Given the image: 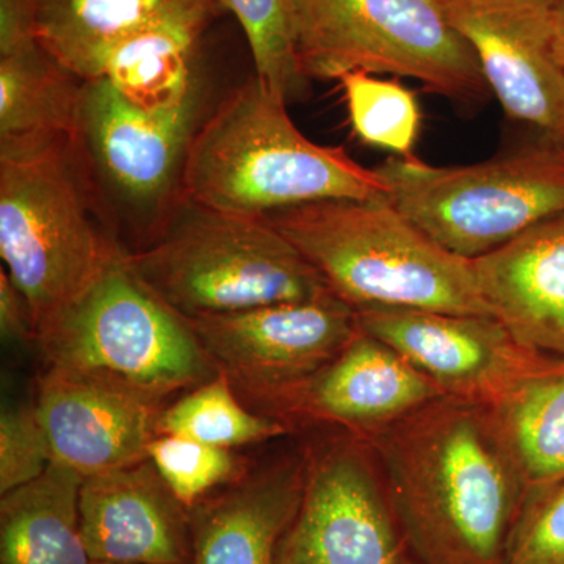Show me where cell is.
I'll return each mask as SVG.
<instances>
[{
    "instance_id": "cell-1",
    "label": "cell",
    "mask_w": 564,
    "mask_h": 564,
    "mask_svg": "<svg viewBox=\"0 0 564 564\" xmlns=\"http://www.w3.org/2000/svg\"><path fill=\"white\" fill-rule=\"evenodd\" d=\"M419 564H503L529 488L489 408L443 395L372 440Z\"/></svg>"
},
{
    "instance_id": "cell-2",
    "label": "cell",
    "mask_w": 564,
    "mask_h": 564,
    "mask_svg": "<svg viewBox=\"0 0 564 564\" xmlns=\"http://www.w3.org/2000/svg\"><path fill=\"white\" fill-rule=\"evenodd\" d=\"M77 137L0 141V256L40 329L126 254Z\"/></svg>"
},
{
    "instance_id": "cell-3",
    "label": "cell",
    "mask_w": 564,
    "mask_h": 564,
    "mask_svg": "<svg viewBox=\"0 0 564 564\" xmlns=\"http://www.w3.org/2000/svg\"><path fill=\"white\" fill-rule=\"evenodd\" d=\"M181 193L212 209L269 215L329 199L384 198L375 170L300 132L288 104L252 76L229 93L188 144Z\"/></svg>"
},
{
    "instance_id": "cell-4",
    "label": "cell",
    "mask_w": 564,
    "mask_h": 564,
    "mask_svg": "<svg viewBox=\"0 0 564 564\" xmlns=\"http://www.w3.org/2000/svg\"><path fill=\"white\" fill-rule=\"evenodd\" d=\"M352 310L488 315L473 261L445 250L386 198L329 199L267 215Z\"/></svg>"
},
{
    "instance_id": "cell-5",
    "label": "cell",
    "mask_w": 564,
    "mask_h": 564,
    "mask_svg": "<svg viewBox=\"0 0 564 564\" xmlns=\"http://www.w3.org/2000/svg\"><path fill=\"white\" fill-rule=\"evenodd\" d=\"M126 263L182 318L302 302L328 292L267 215L212 209L180 195Z\"/></svg>"
},
{
    "instance_id": "cell-6",
    "label": "cell",
    "mask_w": 564,
    "mask_h": 564,
    "mask_svg": "<svg viewBox=\"0 0 564 564\" xmlns=\"http://www.w3.org/2000/svg\"><path fill=\"white\" fill-rule=\"evenodd\" d=\"M296 55L310 82L350 73L411 77L463 109L492 95L443 0H299Z\"/></svg>"
},
{
    "instance_id": "cell-7",
    "label": "cell",
    "mask_w": 564,
    "mask_h": 564,
    "mask_svg": "<svg viewBox=\"0 0 564 564\" xmlns=\"http://www.w3.org/2000/svg\"><path fill=\"white\" fill-rule=\"evenodd\" d=\"M373 170L400 214L467 261L564 214V147L549 141L473 165L393 155Z\"/></svg>"
},
{
    "instance_id": "cell-8",
    "label": "cell",
    "mask_w": 564,
    "mask_h": 564,
    "mask_svg": "<svg viewBox=\"0 0 564 564\" xmlns=\"http://www.w3.org/2000/svg\"><path fill=\"white\" fill-rule=\"evenodd\" d=\"M36 344L50 367L110 378L158 400L218 373L191 326L141 284L126 254L47 322Z\"/></svg>"
},
{
    "instance_id": "cell-9",
    "label": "cell",
    "mask_w": 564,
    "mask_h": 564,
    "mask_svg": "<svg viewBox=\"0 0 564 564\" xmlns=\"http://www.w3.org/2000/svg\"><path fill=\"white\" fill-rule=\"evenodd\" d=\"M184 321L237 395L270 417L292 389L333 361L358 333L356 311L332 291Z\"/></svg>"
},
{
    "instance_id": "cell-10",
    "label": "cell",
    "mask_w": 564,
    "mask_h": 564,
    "mask_svg": "<svg viewBox=\"0 0 564 564\" xmlns=\"http://www.w3.org/2000/svg\"><path fill=\"white\" fill-rule=\"evenodd\" d=\"M278 564H413L369 441L347 433L306 455Z\"/></svg>"
},
{
    "instance_id": "cell-11",
    "label": "cell",
    "mask_w": 564,
    "mask_h": 564,
    "mask_svg": "<svg viewBox=\"0 0 564 564\" xmlns=\"http://www.w3.org/2000/svg\"><path fill=\"white\" fill-rule=\"evenodd\" d=\"M364 333L402 355L444 395L491 408L555 356L527 347L488 315L410 307L356 311Z\"/></svg>"
},
{
    "instance_id": "cell-12",
    "label": "cell",
    "mask_w": 564,
    "mask_h": 564,
    "mask_svg": "<svg viewBox=\"0 0 564 564\" xmlns=\"http://www.w3.org/2000/svg\"><path fill=\"white\" fill-rule=\"evenodd\" d=\"M199 104L196 91L173 109L150 111L129 102L106 79L85 82L77 141L91 173L129 206L169 210L181 195Z\"/></svg>"
},
{
    "instance_id": "cell-13",
    "label": "cell",
    "mask_w": 564,
    "mask_h": 564,
    "mask_svg": "<svg viewBox=\"0 0 564 564\" xmlns=\"http://www.w3.org/2000/svg\"><path fill=\"white\" fill-rule=\"evenodd\" d=\"M511 120L564 147V68L545 0H443Z\"/></svg>"
},
{
    "instance_id": "cell-14",
    "label": "cell",
    "mask_w": 564,
    "mask_h": 564,
    "mask_svg": "<svg viewBox=\"0 0 564 564\" xmlns=\"http://www.w3.org/2000/svg\"><path fill=\"white\" fill-rule=\"evenodd\" d=\"M159 403L120 381L50 367L33 404L52 463L87 478L147 462L148 445L158 436Z\"/></svg>"
},
{
    "instance_id": "cell-15",
    "label": "cell",
    "mask_w": 564,
    "mask_h": 564,
    "mask_svg": "<svg viewBox=\"0 0 564 564\" xmlns=\"http://www.w3.org/2000/svg\"><path fill=\"white\" fill-rule=\"evenodd\" d=\"M443 395L402 355L358 326L333 361L281 400L273 417L288 425L328 423L369 441Z\"/></svg>"
},
{
    "instance_id": "cell-16",
    "label": "cell",
    "mask_w": 564,
    "mask_h": 564,
    "mask_svg": "<svg viewBox=\"0 0 564 564\" xmlns=\"http://www.w3.org/2000/svg\"><path fill=\"white\" fill-rule=\"evenodd\" d=\"M177 505L150 459L84 478L80 527L91 562L185 564Z\"/></svg>"
},
{
    "instance_id": "cell-17",
    "label": "cell",
    "mask_w": 564,
    "mask_h": 564,
    "mask_svg": "<svg viewBox=\"0 0 564 564\" xmlns=\"http://www.w3.org/2000/svg\"><path fill=\"white\" fill-rule=\"evenodd\" d=\"M473 265L492 317L527 347L564 359V214Z\"/></svg>"
},
{
    "instance_id": "cell-18",
    "label": "cell",
    "mask_w": 564,
    "mask_h": 564,
    "mask_svg": "<svg viewBox=\"0 0 564 564\" xmlns=\"http://www.w3.org/2000/svg\"><path fill=\"white\" fill-rule=\"evenodd\" d=\"M191 0H0V52L36 41L84 82L133 33Z\"/></svg>"
},
{
    "instance_id": "cell-19",
    "label": "cell",
    "mask_w": 564,
    "mask_h": 564,
    "mask_svg": "<svg viewBox=\"0 0 564 564\" xmlns=\"http://www.w3.org/2000/svg\"><path fill=\"white\" fill-rule=\"evenodd\" d=\"M228 10L221 0H191L121 43L101 79L140 109H173L198 91L204 39Z\"/></svg>"
},
{
    "instance_id": "cell-20",
    "label": "cell",
    "mask_w": 564,
    "mask_h": 564,
    "mask_svg": "<svg viewBox=\"0 0 564 564\" xmlns=\"http://www.w3.org/2000/svg\"><path fill=\"white\" fill-rule=\"evenodd\" d=\"M304 459L248 475L204 511L195 564H278L282 538L302 499Z\"/></svg>"
},
{
    "instance_id": "cell-21",
    "label": "cell",
    "mask_w": 564,
    "mask_h": 564,
    "mask_svg": "<svg viewBox=\"0 0 564 564\" xmlns=\"http://www.w3.org/2000/svg\"><path fill=\"white\" fill-rule=\"evenodd\" d=\"M84 477L52 463L31 484L3 494L0 564H91L80 527Z\"/></svg>"
},
{
    "instance_id": "cell-22",
    "label": "cell",
    "mask_w": 564,
    "mask_h": 564,
    "mask_svg": "<svg viewBox=\"0 0 564 564\" xmlns=\"http://www.w3.org/2000/svg\"><path fill=\"white\" fill-rule=\"evenodd\" d=\"M84 90L36 41L0 52V141L77 137Z\"/></svg>"
},
{
    "instance_id": "cell-23",
    "label": "cell",
    "mask_w": 564,
    "mask_h": 564,
    "mask_svg": "<svg viewBox=\"0 0 564 564\" xmlns=\"http://www.w3.org/2000/svg\"><path fill=\"white\" fill-rule=\"evenodd\" d=\"M489 411L530 496L564 480V359H552Z\"/></svg>"
},
{
    "instance_id": "cell-24",
    "label": "cell",
    "mask_w": 564,
    "mask_h": 564,
    "mask_svg": "<svg viewBox=\"0 0 564 564\" xmlns=\"http://www.w3.org/2000/svg\"><path fill=\"white\" fill-rule=\"evenodd\" d=\"M289 426L280 419L259 415L245 408L228 378L218 372L162 411L158 436L173 434L214 447L231 448L284 436Z\"/></svg>"
},
{
    "instance_id": "cell-25",
    "label": "cell",
    "mask_w": 564,
    "mask_h": 564,
    "mask_svg": "<svg viewBox=\"0 0 564 564\" xmlns=\"http://www.w3.org/2000/svg\"><path fill=\"white\" fill-rule=\"evenodd\" d=\"M242 29L254 76L281 99L303 101L311 82L304 77L296 55L299 0H221Z\"/></svg>"
},
{
    "instance_id": "cell-26",
    "label": "cell",
    "mask_w": 564,
    "mask_h": 564,
    "mask_svg": "<svg viewBox=\"0 0 564 564\" xmlns=\"http://www.w3.org/2000/svg\"><path fill=\"white\" fill-rule=\"evenodd\" d=\"M356 135L400 158L413 155L422 126V111L413 91L399 80L373 74L350 73L339 79Z\"/></svg>"
},
{
    "instance_id": "cell-27",
    "label": "cell",
    "mask_w": 564,
    "mask_h": 564,
    "mask_svg": "<svg viewBox=\"0 0 564 564\" xmlns=\"http://www.w3.org/2000/svg\"><path fill=\"white\" fill-rule=\"evenodd\" d=\"M148 459L174 499L184 507H193L236 470V459L229 448L173 434L155 436L148 445Z\"/></svg>"
},
{
    "instance_id": "cell-28",
    "label": "cell",
    "mask_w": 564,
    "mask_h": 564,
    "mask_svg": "<svg viewBox=\"0 0 564 564\" xmlns=\"http://www.w3.org/2000/svg\"><path fill=\"white\" fill-rule=\"evenodd\" d=\"M52 464L50 441L35 404L9 408L0 417V492L36 480Z\"/></svg>"
},
{
    "instance_id": "cell-29",
    "label": "cell",
    "mask_w": 564,
    "mask_h": 564,
    "mask_svg": "<svg viewBox=\"0 0 564 564\" xmlns=\"http://www.w3.org/2000/svg\"><path fill=\"white\" fill-rule=\"evenodd\" d=\"M503 564H564V480L529 497Z\"/></svg>"
},
{
    "instance_id": "cell-30",
    "label": "cell",
    "mask_w": 564,
    "mask_h": 564,
    "mask_svg": "<svg viewBox=\"0 0 564 564\" xmlns=\"http://www.w3.org/2000/svg\"><path fill=\"white\" fill-rule=\"evenodd\" d=\"M0 329L3 339L28 343L35 340L31 310L20 289L6 270H0Z\"/></svg>"
},
{
    "instance_id": "cell-31",
    "label": "cell",
    "mask_w": 564,
    "mask_h": 564,
    "mask_svg": "<svg viewBox=\"0 0 564 564\" xmlns=\"http://www.w3.org/2000/svg\"><path fill=\"white\" fill-rule=\"evenodd\" d=\"M549 25H551L552 44L556 58L564 68V0H545Z\"/></svg>"
},
{
    "instance_id": "cell-32",
    "label": "cell",
    "mask_w": 564,
    "mask_h": 564,
    "mask_svg": "<svg viewBox=\"0 0 564 564\" xmlns=\"http://www.w3.org/2000/svg\"><path fill=\"white\" fill-rule=\"evenodd\" d=\"M91 564H129V563H104V562H98V563H91Z\"/></svg>"
}]
</instances>
